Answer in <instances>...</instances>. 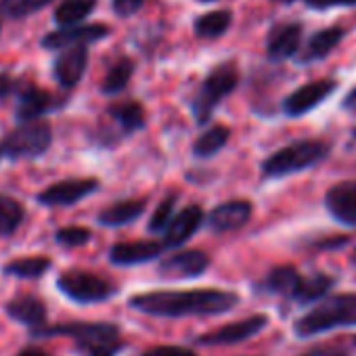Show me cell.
Segmentation results:
<instances>
[{
  "mask_svg": "<svg viewBox=\"0 0 356 356\" xmlns=\"http://www.w3.org/2000/svg\"><path fill=\"white\" fill-rule=\"evenodd\" d=\"M132 310L159 318L181 316H216L227 314L239 304V296L227 289H193V291H147L128 300Z\"/></svg>",
  "mask_w": 356,
  "mask_h": 356,
  "instance_id": "cell-1",
  "label": "cell"
},
{
  "mask_svg": "<svg viewBox=\"0 0 356 356\" xmlns=\"http://www.w3.org/2000/svg\"><path fill=\"white\" fill-rule=\"evenodd\" d=\"M34 337H72L80 356H118L124 348L120 327L105 321H72L32 331Z\"/></svg>",
  "mask_w": 356,
  "mask_h": 356,
  "instance_id": "cell-2",
  "label": "cell"
},
{
  "mask_svg": "<svg viewBox=\"0 0 356 356\" xmlns=\"http://www.w3.org/2000/svg\"><path fill=\"white\" fill-rule=\"evenodd\" d=\"M343 327H356V291L323 298L293 323V333L300 339H310Z\"/></svg>",
  "mask_w": 356,
  "mask_h": 356,
  "instance_id": "cell-3",
  "label": "cell"
},
{
  "mask_svg": "<svg viewBox=\"0 0 356 356\" xmlns=\"http://www.w3.org/2000/svg\"><path fill=\"white\" fill-rule=\"evenodd\" d=\"M331 155V145L321 138H302L293 140L262 161V176L268 181L285 178L310 168H316Z\"/></svg>",
  "mask_w": 356,
  "mask_h": 356,
  "instance_id": "cell-4",
  "label": "cell"
},
{
  "mask_svg": "<svg viewBox=\"0 0 356 356\" xmlns=\"http://www.w3.org/2000/svg\"><path fill=\"white\" fill-rule=\"evenodd\" d=\"M237 84H239V70L235 63L229 61V63L214 67L204 80L191 105L197 124H206L216 111V107L237 88Z\"/></svg>",
  "mask_w": 356,
  "mask_h": 356,
  "instance_id": "cell-5",
  "label": "cell"
},
{
  "mask_svg": "<svg viewBox=\"0 0 356 356\" xmlns=\"http://www.w3.org/2000/svg\"><path fill=\"white\" fill-rule=\"evenodd\" d=\"M57 287L65 298H70L76 304L107 302L118 291V287L111 281H107L105 277H99L90 270H82V268H72V270H65L63 275H59Z\"/></svg>",
  "mask_w": 356,
  "mask_h": 356,
  "instance_id": "cell-6",
  "label": "cell"
},
{
  "mask_svg": "<svg viewBox=\"0 0 356 356\" xmlns=\"http://www.w3.org/2000/svg\"><path fill=\"white\" fill-rule=\"evenodd\" d=\"M53 143V130L49 122L36 120V122H26L11 130L5 138L3 153L13 157V159H24V157H38L47 153V149Z\"/></svg>",
  "mask_w": 356,
  "mask_h": 356,
  "instance_id": "cell-7",
  "label": "cell"
},
{
  "mask_svg": "<svg viewBox=\"0 0 356 356\" xmlns=\"http://www.w3.org/2000/svg\"><path fill=\"white\" fill-rule=\"evenodd\" d=\"M337 82L331 78H323V80H314L308 82L300 88H296L293 92H289L283 99V113L287 118H302L306 113H310L312 109H316L318 105H323L335 90H337Z\"/></svg>",
  "mask_w": 356,
  "mask_h": 356,
  "instance_id": "cell-8",
  "label": "cell"
},
{
  "mask_svg": "<svg viewBox=\"0 0 356 356\" xmlns=\"http://www.w3.org/2000/svg\"><path fill=\"white\" fill-rule=\"evenodd\" d=\"M268 325V316L266 314H254L235 323H229L216 331L204 333L197 337L200 346H235L241 341L252 339L254 335H258L260 331H264Z\"/></svg>",
  "mask_w": 356,
  "mask_h": 356,
  "instance_id": "cell-9",
  "label": "cell"
},
{
  "mask_svg": "<svg viewBox=\"0 0 356 356\" xmlns=\"http://www.w3.org/2000/svg\"><path fill=\"white\" fill-rule=\"evenodd\" d=\"M99 191V181L97 178H67V181H59L44 191L38 193V202L42 206L51 208H63V206H74L80 200L92 195Z\"/></svg>",
  "mask_w": 356,
  "mask_h": 356,
  "instance_id": "cell-10",
  "label": "cell"
},
{
  "mask_svg": "<svg viewBox=\"0 0 356 356\" xmlns=\"http://www.w3.org/2000/svg\"><path fill=\"white\" fill-rule=\"evenodd\" d=\"M325 210L335 222L356 229V181H341L329 187L325 193Z\"/></svg>",
  "mask_w": 356,
  "mask_h": 356,
  "instance_id": "cell-11",
  "label": "cell"
},
{
  "mask_svg": "<svg viewBox=\"0 0 356 356\" xmlns=\"http://www.w3.org/2000/svg\"><path fill=\"white\" fill-rule=\"evenodd\" d=\"M210 256L202 250L176 252L159 262V275L170 279H193L202 277L210 268Z\"/></svg>",
  "mask_w": 356,
  "mask_h": 356,
  "instance_id": "cell-12",
  "label": "cell"
},
{
  "mask_svg": "<svg viewBox=\"0 0 356 356\" xmlns=\"http://www.w3.org/2000/svg\"><path fill=\"white\" fill-rule=\"evenodd\" d=\"M302 24L289 22V24H279L268 32L266 38V55L270 61L281 63L291 57H296L302 49Z\"/></svg>",
  "mask_w": 356,
  "mask_h": 356,
  "instance_id": "cell-13",
  "label": "cell"
},
{
  "mask_svg": "<svg viewBox=\"0 0 356 356\" xmlns=\"http://www.w3.org/2000/svg\"><path fill=\"white\" fill-rule=\"evenodd\" d=\"M109 36V28L103 24H86V26H72V28H61L57 32H51L49 36L42 38V47L53 51V49H70V47H80L88 44L101 38Z\"/></svg>",
  "mask_w": 356,
  "mask_h": 356,
  "instance_id": "cell-14",
  "label": "cell"
},
{
  "mask_svg": "<svg viewBox=\"0 0 356 356\" xmlns=\"http://www.w3.org/2000/svg\"><path fill=\"white\" fill-rule=\"evenodd\" d=\"M254 214V206L248 200H231L225 202L220 206H216L210 216H208V225L214 233H231L237 231L241 227H245L250 222Z\"/></svg>",
  "mask_w": 356,
  "mask_h": 356,
  "instance_id": "cell-15",
  "label": "cell"
},
{
  "mask_svg": "<svg viewBox=\"0 0 356 356\" xmlns=\"http://www.w3.org/2000/svg\"><path fill=\"white\" fill-rule=\"evenodd\" d=\"M204 220H206V216H204L202 206H189V208L181 210L170 220L168 229L163 231V243L161 245L163 248H178V245L187 243L202 229Z\"/></svg>",
  "mask_w": 356,
  "mask_h": 356,
  "instance_id": "cell-16",
  "label": "cell"
},
{
  "mask_svg": "<svg viewBox=\"0 0 356 356\" xmlns=\"http://www.w3.org/2000/svg\"><path fill=\"white\" fill-rule=\"evenodd\" d=\"M88 67V49L84 44L65 49L55 61V78L63 88H74Z\"/></svg>",
  "mask_w": 356,
  "mask_h": 356,
  "instance_id": "cell-17",
  "label": "cell"
},
{
  "mask_svg": "<svg viewBox=\"0 0 356 356\" xmlns=\"http://www.w3.org/2000/svg\"><path fill=\"white\" fill-rule=\"evenodd\" d=\"M346 36V30L343 28H323L318 32H314L308 42L304 44V49L298 53V63H316V61H323L325 57H329L337 44L341 42V38Z\"/></svg>",
  "mask_w": 356,
  "mask_h": 356,
  "instance_id": "cell-18",
  "label": "cell"
},
{
  "mask_svg": "<svg viewBox=\"0 0 356 356\" xmlns=\"http://www.w3.org/2000/svg\"><path fill=\"white\" fill-rule=\"evenodd\" d=\"M161 252L163 245L157 241H124L109 250V260L115 266H136L157 258Z\"/></svg>",
  "mask_w": 356,
  "mask_h": 356,
  "instance_id": "cell-19",
  "label": "cell"
},
{
  "mask_svg": "<svg viewBox=\"0 0 356 356\" xmlns=\"http://www.w3.org/2000/svg\"><path fill=\"white\" fill-rule=\"evenodd\" d=\"M57 107V99L42 90V88H36V86H28L22 90L19 95V101H17V109H15V115L19 122H36L40 120L44 113L53 111Z\"/></svg>",
  "mask_w": 356,
  "mask_h": 356,
  "instance_id": "cell-20",
  "label": "cell"
},
{
  "mask_svg": "<svg viewBox=\"0 0 356 356\" xmlns=\"http://www.w3.org/2000/svg\"><path fill=\"white\" fill-rule=\"evenodd\" d=\"M7 314L17 321L28 325L32 331H38L47 327V306L40 298L36 296H17L7 304Z\"/></svg>",
  "mask_w": 356,
  "mask_h": 356,
  "instance_id": "cell-21",
  "label": "cell"
},
{
  "mask_svg": "<svg viewBox=\"0 0 356 356\" xmlns=\"http://www.w3.org/2000/svg\"><path fill=\"white\" fill-rule=\"evenodd\" d=\"M147 202L145 200H124V202H115L111 206H107L103 212H99L97 220L103 227H124L134 222L136 218L143 216Z\"/></svg>",
  "mask_w": 356,
  "mask_h": 356,
  "instance_id": "cell-22",
  "label": "cell"
},
{
  "mask_svg": "<svg viewBox=\"0 0 356 356\" xmlns=\"http://www.w3.org/2000/svg\"><path fill=\"white\" fill-rule=\"evenodd\" d=\"M302 281V275L298 273V268L293 266H277L273 268L264 281L260 283V289L264 293H273V296H283V298H293L298 285Z\"/></svg>",
  "mask_w": 356,
  "mask_h": 356,
  "instance_id": "cell-23",
  "label": "cell"
},
{
  "mask_svg": "<svg viewBox=\"0 0 356 356\" xmlns=\"http://www.w3.org/2000/svg\"><path fill=\"white\" fill-rule=\"evenodd\" d=\"M333 285H335V277L325 275V273H312L308 277H302L291 300L296 304H316L329 296Z\"/></svg>",
  "mask_w": 356,
  "mask_h": 356,
  "instance_id": "cell-24",
  "label": "cell"
},
{
  "mask_svg": "<svg viewBox=\"0 0 356 356\" xmlns=\"http://www.w3.org/2000/svg\"><path fill=\"white\" fill-rule=\"evenodd\" d=\"M107 111H109L111 120L120 126L122 134H132V132H136V130H140L145 126V109L136 101L115 103Z\"/></svg>",
  "mask_w": 356,
  "mask_h": 356,
  "instance_id": "cell-25",
  "label": "cell"
},
{
  "mask_svg": "<svg viewBox=\"0 0 356 356\" xmlns=\"http://www.w3.org/2000/svg\"><path fill=\"white\" fill-rule=\"evenodd\" d=\"M97 5V0H63L55 11V24L61 28L78 26L82 19H86Z\"/></svg>",
  "mask_w": 356,
  "mask_h": 356,
  "instance_id": "cell-26",
  "label": "cell"
},
{
  "mask_svg": "<svg viewBox=\"0 0 356 356\" xmlns=\"http://www.w3.org/2000/svg\"><path fill=\"white\" fill-rule=\"evenodd\" d=\"M233 24V13L231 11H212L208 15H202L197 17L195 22V34L200 38H208V40H214V38H220L222 34L229 32Z\"/></svg>",
  "mask_w": 356,
  "mask_h": 356,
  "instance_id": "cell-27",
  "label": "cell"
},
{
  "mask_svg": "<svg viewBox=\"0 0 356 356\" xmlns=\"http://www.w3.org/2000/svg\"><path fill=\"white\" fill-rule=\"evenodd\" d=\"M51 268V258L47 256H28V258H17L3 266L5 275L19 277V279H38Z\"/></svg>",
  "mask_w": 356,
  "mask_h": 356,
  "instance_id": "cell-28",
  "label": "cell"
},
{
  "mask_svg": "<svg viewBox=\"0 0 356 356\" xmlns=\"http://www.w3.org/2000/svg\"><path fill=\"white\" fill-rule=\"evenodd\" d=\"M26 210L22 202L9 197V195H0V235L11 237L24 222Z\"/></svg>",
  "mask_w": 356,
  "mask_h": 356,
  "instance_id": "cell-29",
  "label": "cell"
},
{
  "mask_svg": "<svg viewBox=\"0 0 356 356\" xmlns=\"http://www.w3.org/2000/svg\"><path fill=\"white\" fill-rule=\"evenodd\" d=\"M229 136H231V130L227 126H222V124L212 126L193 143V153L197 157H212L220 149H225V145L229 143Z\"/></svg>",
  "mask_w": 356,
  "mask_h": 356,
  "instance_id": "cell-30",
  "label": "cell"
},
{
  "mask_svg": "<svg viewBox=\"0 0 356 356\" xmlns=\"http://www.w3.org/2000/svg\"><path fill=\"white\" fill-rule=\"evenodd\" d=\"M132 74H134V63H132L130 59H120V61L107 72V76H105V80H103V84H101V92H103V95H109V97L122 92V90L128 86Z\"/></svg>",
  "mask_w": 356,
  "mask_h": 356,
  "instance_id": "cell-31",
  "label": "cell"
},
{
  "mask_svg": "<svg viewBox=\"0 0 356 356\" xmlns=\"http://www.w3.org/2000/svg\"><path fill=\"white\" fill-rule=\"evenodd\" d=\"M51 3L53 0H0V15L9 19H22L44 9Z\"/></svg>",
  "mask_w": 356,
  "mask_h": 356,
  "instance_id": "cell-32",
  "label": "cell"
},
{
  "mask_svg": "<svg viewBox=\"0 0 356 356\" xmlns=\"http://www.w3.org/2000/svg\"><path fill=\"white\" fill-rule=\"evenodd\" d=\"M176 200H178V195L172 193V195L163 197V202L155 208V212L151 214V220H149V231L151 233H163L168 229L170 220L174 218Z\"/></svg>",
  "mask_w": 356,
  "mask_h": 356,
  "instance_id": "cell-33",
  "label": "cell"
},
{
  "mask_svg": "<svg viewBox=\"0 0 356 356\" xmlns=\"http://www.w3.org/2000/svg\"><path fill=\"white\" fill-rule=\"evenodd\" d=\"M55 241L63 248H80L90 241V231L84 227H65L57 231Z\"/></svg>",
  "mask_w": 356,
  "mask_h": 356,
  "instance_id": "cell-34",
  "label": "cell"
},
{
  "mask_svg": "<svg viewBox=\"0 0 356 356\" xmlns=\"http://www.w3.org/2000/svg\"><path fill=\"white\" fill-rule=\"evenodd\" d=\"M143 356H197V354L183 346H155L149 348Z\"/></svg>",
  "mask_w": 356,
  "mask_h": 356,
  "instance_id": "cell-35",
  "label": "cell"
},
{
  "mask_svg": "<svg viewBox=\"0 0 356 356\" xmlns=\"http://www.w3.org/2000/svg\"><path fill=\"white\" fill-rule=\"evenodd\" d=\"M304 5L314 9V11H329L335 7H356V0H304Z\"/></svg>",
  "mask_w": 356,
  "mask_h": 356,
  "instance_id": "cell-36",
  "label": "cell"
},
{
  "mask_svg": "<svg viewBox=\"0 0 356 356\" xmlns=\"http://www.w3.org/2000/svg\"><path fill=\"white\" fill-rule=\"evenodd\" d=\"M143 3L145 0H113V11L120 17H130L143 7Z\"/></svg>",
  "mask_w": 356,
  "mask_h": 356,
  "instance_id": "cell-37",
  "label": "cell"
},
{
  "mask_svg": "<svg viewBox=\"0 0 356 356\" xmlns=\"http://www.w3.org/2000/svg\"><path fill=\"white\" fill-rule=\"evenodd\" d=\"M300 356H350L348 350L339 348V346H316Z\"/></svg>",
  "mask_w": 356,
  "mask_h": 356,
  "instance_id": "cell-38",
  "label": "cell"
},
{
  "mask_svg": "<svg viewBox=\"0 0 356 356\" xmlns=\"http://www.w3.org/2000/svg\"><path fill=\"white\" fill-rule=\"evenodd\" d=\"M341 109L343 111H350V113H356V86L343 97V101H341Z\"/></svg>",
  "mask_w": 356,
  "mask_h": 356,
  "instance_id": "cell-39",
  "label": "cell"
},
{
  "mask_svg": "<svg viewBox=\"0 0 356 356\" xmlns=\"http://www.w3.org/2000/svg\"><path fill=\"white\" fill-rule=\"evenodd\" d=\"M17 356H51V354L40 348H24L22 352H17Z\"/></svg>",
  "mask_w": 356,
  "mask_h": 356,
  "instance_id": "cell-40",
  "label": "cell"
},
{
  "mask_svg": "<svg viewBox=\"0 0 356 356\" xmlns=\"http://www.w3.org/2000/svg\"><path fill=\"white\" fill-rule=\"evenodd\" d=\"M11 88V80L7 74H0V97H5Z\"/></svg>",
  "mask_w": 356,
  "mask_h": 356,
  "instance_id": "cell-41",
  "label": "cell"
},
{
  "mask_svg": "<svg viewBox=\"0 0 356 356\" xmlns=\"http://www.w3.org/2000/svg\"><path fill=\"white\" fill-rule=\"evenodd\" d=\"M277 3H296V0H277Z\"/></svg>",
  "mask_w": 356,
  "mask_h": 356,
  "instance_id": "cell-42",
  "label": "cell"
},
{
  "mask_svg": "<svg viewBox=\"0 0 356 356\" xmlns=\"http://www.w3.org/2000/svg\"><path fill=\"white\" fill-rule=\"evenodd\" d=\"M200 3H214V0H200Z\"/></svg>",
  "mask_w": 356,
  "mask_h": 356,
  "instance_id": "cell-43",
  "label": "cell"
},
{
  "mask_svg": "<svg viewBox=\"0 0 356 356\" xmlns=\"http://www.w3.org/2000/svg\"><path fill=\"white\" fill-rule=\"evenodd\" d=\"M352 136H354V138H356V128H354V130H352Z\"/></svg>",
  "mask_w": 356,
  "mask_h": 356,
  "instance_id": "cell-44",
  "label": "cell"
},
{
  "mask_svg": "<svg viewBox=\"0 0 356 356\" xmlns=\"http://www.w3.org/2000/svg\"><path fill=\"white\" fill-rule=\"evenodd\" d=\"M0 157H3V147H0Z\"/></svg>",
  "mask_w": 356,
  "mask_h": 356,
  "instance_id": "cell-45",
  "label": "cell"
},
{
  "mask_svg": "<svg viewBox=\"0 0 356 356\" xmlns=\"http://www.w3.org/2000/svg\"><path fill=\"white\" fill-rule=\"evenodd\" d=\"M354 262H356V250H354Z\"/></svg>",
  "mask_w": 356,
  "mask_h": 356,
  "instance_id": "cell-46",
  "label": "cell"
},
{
  "mask_svg": "<svg viewBox=\"0 0 356 356\" xmlns=\"http://www.w3.org/2000/svg\"><path fill=\"white\" fill-rule=\"evenodd\" d=\"M354 343H356V337H354Z\"/></svg>",
  "mask_w": 356,
  "mask_h": 356,
  "instance_id": "cell-47",
  "label": "cell"
}]
</instances>
